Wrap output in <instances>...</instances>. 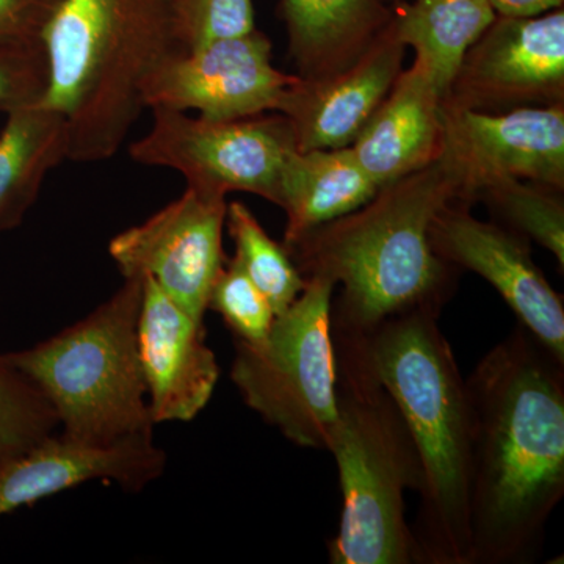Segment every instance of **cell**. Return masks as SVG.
I'll return each instance as SVG.
<instances>
[{
	"instance_id": "1",
	"label": "cell",
	"mask_w": 564,
	"mask_h": 564,
	"mask_svg": "<svg viewBox=\"0 0 564 564\" xmlns=\"http://www.w3.org/2000/svg\"><path fill=\"white\" fill-rule=\"evenodd\" d=\"M470 564H529L564 496V362L519 325L466 380Z\"/></svg>"
},
{
	"instance_id": "2",
	"label": "cell",
	"mask_w": 564,
	"mask_h": 564,
	"mask_svg": "<svg viewBox=\"0 0 564 564\" xmlns=\"http://www.w3.org/2000/svg\"><path fill=\"white\" fill-rule=\"evenodd\" d=\"M463 185L462 169L443 150L359 209L284 247L304 280L322 276L340 289L332 333H367L415 311L443 313L456 292V270L433 251L430 226L445 204L462 199Z\"/></svg>"
},
{
	"instance_id": "3",
	"label": "cell",
	"mask_w": 564,
	"mask_h": 564,
	"mask_svg": "<svg viewBox=\"0 0 564 564\" xmlns=\"http://www.w3.org/2000/svg\"><path fill=\"white\" fill-rule=\"evenodd\" d=\"M429 311L397 315L362 334L333 333L399 408L421 463L417 563L470 564L473 410L454 350Z\"/></svg>"
},
{
	"instance_id": "4",
	"label": "cell",
	"mask_w": 564,
	"mask_h": 564,
	"mask_svg": "<svg viewBox=\"0 0 564 564\" xmlns=\"http://www.w3.org/2000/svg\"><path fill=\"white\" fill-rule=\"evenodd\" d=\"M41 102L69 128V161H109L144 110V82L187 51L180 0H65L43 35Z\"/></svg>"
},
{
	"instance_id": "5",
	"label": "cell",
	"mask_w": 564,
	"mask_h": 564,
	"mask_svg": "<svg viewBox=\"0 0 564 564\" xmlns=\"http://www.w3.org/2000/svg\"><path fill=\"white\" fill-rule=\"evenodd\" d=\"M337 422L332 452L343 513L329 541L333 564H413L417 551L404 492L421 488V463L399 408L347 345L334 343Z\"/></svg>"
},
{
	"instance_id": "6",
	"label": "cell",
	"mask_w": 564,
	"mask_h": 564,
	"mask_svg": "<svg viewBox=\"0 0 564 564\" xmlns=\"http://www.w3.org/2000/svg\"><path fill=\"white\" fill-rule=\"evenodd\" d=\"M143 280L124 278L84 321L7 359L46 399L62 434L110 445L152 433L147 386L137 347Z\"/></svg>"
},
{
	"instance_id": "7",
	"label": "cell",
	"mask_w": 564,
	"mask_h": 564,
	"mask_svg": "<svg viewBox=\"0 0 564 564\" xmlns=\"http://www.w3.org/2000/svg\"><path fill=\"white\" fill-rule=\"evenodd\" d=\"M334 292L332 281L306 278L263 343L234 340L231 378L243 402L291 443L315 451H328L337 422Z\"/></svg>"
},
{
	"instance_id": "8",
	"label": "cell",
	"mask_w": 564,
	"mask_h": 564,
	"mask_svg": "<svg viewBox=\"0 0 564 564\" xmlns=\"http://www.w3.org/2000/svg\"><path fill=\"white\" fill-rule=\"evenodd\" d=\"M151 111L150 131L129 148L132 161L174 170L198 192L225 198L251 193L280 206L285 162L299 150L284 115L214 121L187 111Z\"/></svg>"
},
{
	"instance_id": "9",
	"label": "cell",
	"mask_w": 564,
	"mask_h": 564,
	"mask_svg": "<svg viewBox=\"0 0 564 564\" xmlns=\"http://www.w3.org/2000/svg\"><path fill=\"white\" fill-rule=\"evenodd\" d=\"M296 74L274 68L269 36L258 29L166 58L144 82V109L196 111L225 121L280 110Z\"/></svg>"
},
{
	"instance_id": "10",
	"label": "cell",
	"mask_w": 564,
	"mask_h": 564,
	"mask_svg": "<svg viewBox=\"0 0 564 564\" xmlns=\"http://www.w3.org/2000/svg\"><path fill=\"white\" fill-rule=\"evenodd\" d=\"M445 106L500 113L564 104V11L500 17L464 55Z\"/></svg>"
},
{
	"instance_id": "11",
	"label": "cell",
	"mask_w": 564,
	"mask_h": 564,
	"mask_svg": "<svg viewBox=\"0 0 564 564\" xmlns=\"http://www.w3.org/2000/svg\"><path fill=\"white\" fill-rule=\"evenodd\" d=\"M225 196L187 187L180 198L110 240L124 278H151L193 317L206 315L212 285L226 262Z\"/></svg>"
},
{
	"instance_id": "12",
	"label": "cell",
	"mask_w": 564,
	"mask_h": 564,
	"mask_svg": "<svg viewBox=\"0 0 564 564\" xmlns=\"http://www.w3.org/2000/svg\"><path fill=\"white\" fill-rule=\"evenodd\" d=\"M430 243L455 270H469L488 281L519 325L564 362L563 296L534 263L530 240L500 223L478 220L470 204L455 199L433 218Z\"/></svg>"
},
{
	"instance_id": "13",
	"label": "cell",
	"mask_w": 564,
	"mask_h": 564,
	"mask_svg": "<svg viewBox=\"0 0 564 564\" xmlns=\"http://www.w3.org/2000/svg\"><path fill=\"white\" fill-rule=\"evenodd\" d=\"M444 151L462 169L459 202L486 182L510 177L564 191V104L500 113L445 106Z\"/></svg>"
},
{
	"instance_id": "14",
	"label": "cell",
	"mask_w": 564,
	"mask_h": 564,
	"mask_svg": "<svg viewBox=\"0 0 564 564\" xmlns=\"http://www.w3.org/2000/svg\"><path fill=\"white\" fill-rule=\"evenodd\" d=\"M137 347L152 422H191L220 378L202 318L193 317L151 278H143Z\"/></svg>"
},
{
	"instance_id": "15",
	"label": "cell",
	"mask_w": 564,
	"mask_h": 564,
	"mask_svg": "<svg viewBox=\"0 0 564 564\" xmlns=\"http://www.w3.org/2000/svg\"><path fill=\"white\" fill-rule=\"evenodd\" d=\"M165 466V452L154 444L152 433L110 445L52 433L28 451L0 459V516L93 480L139 492L158 480Z\"/></svg>"
},
{
	"instance_id": "16",
	"label": "cell",
	"mask_w": 564,
	"mask_h": 564,
	"mask_svg": "<svg viewBox=\"0 0 564 564\" xmlns=\"http://www.w3.org/2000/svg\"><path fill=\"white\" fill-rule=\"evenodd\" d=\"M406 46L393 31L383 35L347 69L289 88L278 113L291 121L296 148L337 150L355 143L403 69Z\"/></svg>"
},
{
	"instance_id": "17",
	"label": "cell",
	"mask_w": 564,
	"mask_h": 564,
	"mask_svg": "<svg viewBox=\"0 0 564 564\" xmlns=\"http://www.w3.org/2000/svg\"><path fill=\"white\" fill-rule=\"evenodd\" d=\"M443 102L429 66L415 57L350 147L380 187L425 169L443 154Z\"/></svg>"
},
{
	"instance_id": "18",
	"label": "cell",
	"mask_w": 564,
	"mask_h": 564,
	"mask_svg": "<svg viewBox=\"0 0 564 564\" xmlns=\"http://www.w3.org/2000/svg\"><path fill=\"white\" fill-rule=\"evenodd\" d=\"M289 54L304 80L347 69L391 25L389 0H280Z\"/></svg>"
},
{
	"instance_id": "19",
	"label": "cell",
	"mask_w": 564,
	"mask_h": 564,
	"mask_svg": "<svg viewBox=\"0 0 564 564\" xmlns=\"http://www.w3.org/2000/svg\"><path fill=\"white\" fill-rule=\"evenodd\" d=\"M380 185L351 148L295 150L285 162L280 206L285 212L284 245L291 247L314 229L370 202Z\"/></svg>"
},
{
	"instance_id": "20",
	"label": "cell",
	"mask_w": 564,
	"mask_h": 564,
	"mask_svg": "<svg viewBox=\"0 0 564 564\" xmlns=\"http://www.w3.org/2000/svg\"><path fill=\"white\" fill-rule=\"evenodd\" d=\"M0 131V234L18 228L39 198L52 170L69 161V128L44 102L6 113Z\"/></svg>"
},
{
	"instance_id": "21",
	"label": "cell",
	"mask_w": 564,
	"mask_h": 564,
	"mask_svg": "<svg viewBox=\"0 0 564 564\" xmlns=\"http://www.w3.org/2000/svg\"><path fill=\"white\" fill-rule=\"evenodd\" d=\"M496 17L488 0H403L393 6L392 28L429 66L445 99L464 55Z\"/></svg>"
},
{
	"instance_id": "22",
	"label": "cell",
	"mask_w": 564,
	"mask_h": 564,
	"mask_svg": "<svg viewBox=\"0 0 564 564\" xmlns=\"http://www.w3.org/2000/svg\"><path fill=\"white\" fill-rule=\"evenodd\" d=\"M563 192L534 182L499 177L481 185L473 202H481L497 223L533 240L554 254L560 272L564 269Z\"/></svg>"
},
{
	"instance_id": "23",
	"label": "cell",
	"mask_w": 564,
	"mask_h": 564,
	"mask_svg": "<svg viewBox=\"0 0 564 564\" xmlns=\"http://www.w3.org/2000/svg\"><path fill=\"white\" fill-rule=\"evenodd\" d=\"M226 228L236 245L234 261L265 295L276 315L288 311L303 292L306 280L284 245L273 240L240 202L228 203Z\"/></svg>"
},
{
	"instance_id": "24",
	"label": "cell",
	"mask_w": 564,
	"mask_h": 564,
	"mask_svg": "<svg viewBox=\"0 0 564 564\" xmlns=\"http://www.w3.org/2000/svg\"><path fill=\"white\" fill-rule=\"evenodd\" d=\"M57 429L51 404L0 355V459L28 451Z\"/></svg>"
},
{
	"instance_id": "25",
	"label": "cell",
	"mask_w": 564,
	"mask_h": 564,
	"mask_svg": "<svg viewBox=\"0 0 564 564\" xmlns=\"http://www.w3.org/2000/svg\"><path fill=\"white\" fill-rule=\"evenodd\" d=\"M207 310L220 315L234 340L248 345L263 343L276 321L272 304L234 259H226L212 285Z\"/></svg>"
},
{
	"instance_id": "26",
	"label": "cell",
	"mask_w": 564,
	"mask_h": 564,
	"mask_svg": "<svg viewBox=\"0 0 564 564\" xmlns=\"http://www.w3.org/2000/svg\"><path fill=\"white\" fill-rule=\"evenodd\" d=\"M181 35L187 51L256 29L252 0H180Z\"/></svg>"
},
{
	"instance_id": "27",
	"label": "cell",
	"mask_w": 564,
	"mask_h": 564,
	"mask_svg": "<svg viewBox=\"0 0 564 564\" xmlns=\"http://www.w3.org/2000/svg\"><path fill=\"white\" fill-rule=\"evenodd\" d=\"M47 88L43 43L0 40V113L39 102Z\"/></svg>"
},
{
	"instance_id": "28",
	"label": "cell",
	"mask_w": 564,
	"mask_h": 564,
	"mask_svg": "<svg viewBox=\"0 0 564 564\" xmlns=\"http://www.w3.org/2000/svg\"><path fill=\"white\" fill-rule=\"evenodd\" d=\"M65 0H0V40L43 43L47 25Z\"/></svg>"
},
{
	"instance_id": "29",
	"label": "cell",
	"mask_w": 564,
	"mask_h": 564,
	"mask_svg": "<svg viewBox=\"0 0 564 564\" xmlns=\"http://www.w3.org/2000/svg\"><path fill=\"white\" fill-rule=\"evenodd\" d=\"M500 17H538L547 11L562 9L564 0H488Z\"/></svg>"
},
{
	"instance_id": "30",
	"label": "cell",
	"mask_w": 564,
	"mask_h": 564,
	"mask_svg": "<svg viewBox=\"0 0 564 564\" xmlns=\"http://www.w3.org/2000/svg\"><path fill=\"white\" fill-rule=\"evenodd\" d=\"M389 2L393 3V6H395V3L403 2V0H389Z\"/></svg>"
}]
</instances>
